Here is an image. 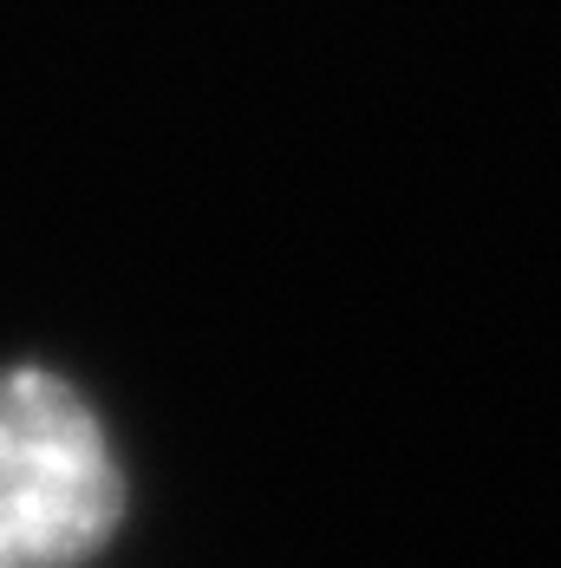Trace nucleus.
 <instances>
[{"label":"nucleus","mask_w":561,"mask_h":568,"mask_svg":"<svg viewBox=\"0 0 561 568\" xmlns=\"http://www.w3.org/2000/svg\"><path fill=\"white\" fill-rule=\"evenodd\" d=\"M118 516L124 470L92 398L47 366H0V568H85Z\"/></svg>","instance_id":"f257e3e1"}]
</instances>
